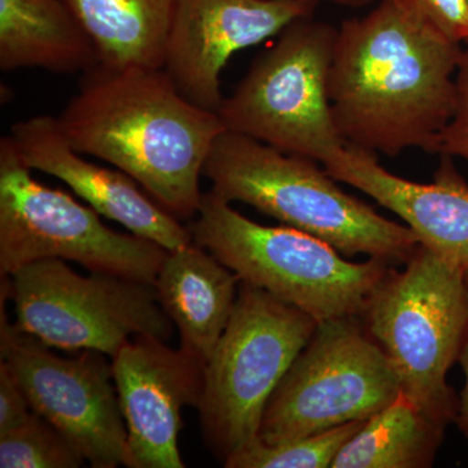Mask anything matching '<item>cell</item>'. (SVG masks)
<instances>
[{
    "label": "cell",
    "mask_w": 468,
    "mask_h": 468,
    "mask_svg": "<svg viewBox=\"0 0 468 468\" xmlns=\"http://www.w3.org/2000/svg\"><path fill=\"white\" fill-rule=\"evenodd\" d=\"M111 362L128 432L126 467L184 468L181 412L198 408L205 365L153 335L126 341Z\"/></svg>",
    "instance_id": "4fadbf2b"
},
{
    "label": "cell",
    "mask_w": 468,
    "mask_h": 468,
    "mask_svg": "<svg viewBox=\"0 0 468 468\" xmlns=\"http://www.w3.org/2000/svg\"><path fill=\"white\" fill-rule=\"evenodd\" d=\"M403 12L449 41L468 46V0H393Z\"/></svg>",
    "instance_id": "7402d4cb"
},
{
    "label": "cell",
    "mask_w": 468,
    "mask_h": 468,
    "mask_svg": "<svg viewBox=\"0 0 468 468\" xmlns=\"http://www.w3.org/2000/svg\"><path fill=\"white\" fill-rule=\"evenodd\" d=\"M464 277H466V282H467V286H468V268L466 271H464Z\"/></svg>",
    "instance_id": "4316f807"
},
{
    "label": "cell",
    "mask_w": 468,
    "mask_h": 468,
    "mask_svg": "<svg viewBox=\"0 0 468 468\" xmlns=\"http://www.w3.org/2000/svg\"><path fill=\"white\" fill-rule=\"evenodd\" d=\"M435 183L419 184L390 174L377 154L350 144L323 163L338 183L356 187L405 221L421 245L468 268V185L451 156L441 155Z\"/></svg>",
    "instance_id": "9a60e30c"
},
{
    "label": "cell",
    "mask_w": 468,
    "mask_h": 468,
    "mask_svg": "<svg viewBox=\"0 0 468 468\" xmlns=\"http://www.w3.org/2000/svg\"><path fill=\"white\" fill-rule=\"evenodd\" d=\"M33 414L23 388L7 363L0 360V436L23 426Z\"/></svg>",
    "instance_id": "cb8c5ba5"
},
{
    "label": "cell",
    "mask_w": 468,
    "mask_h": 468,
    "mask_svg": "<svg viewBox=\"0 0 468 468\" xmlns=\"http://www.w3.org/2000/svg\"><path fill=\"white\" fill-rule=\"evenodd\" d=\"M455 84L457 100L454 113L440 137L437 153L463 159L468 165V46H464L462 51Z\"/></svg>",
    "instance_id": "603a6c76"
},
{
    "label": "cell",
    "mask_w": 468,
    "mask_h": 468,
    "mask_svg": "<svg viewBox=\"0 0 468 468\" xmlns=\"http://www.w3.org/2000/svg\"><path fill=\"white\" fill-rule=\"evenodd\" d=\"M445 428L401 390L387 408L365 420L332 468L432 467Z\"/></svg>",
    "instance_id": "d6986e66"
},
{
    "label": "cell",
    "mask_w": 468,
    "mask_h": 468,
    "mask_svg": "<svg viewBox=\"0 0 468 468\" xmlns=\"http://www.w3.org/2000/svg\"><path fill=\"white\" fill-rule=\"evenodd\" d=\"M337 29L313 16L292 21L255 58L218 116L226 131L323 163L345 146L329 101Z\"/></svg>",
    "instance_id": "52a82bcc"
},
{
    "label": "cell",
    "mask_w": 468,
    "mask_h": 468,
    "mask_svg": "<svg viewBox=\"0 0 468 468\" xmlns=\"http://www.w3.org/2000/svg\"><path fill=\"white\" fill-rule=\"evenodd\" d=\"M189 230L193 242L243 284L270 292L318 323L358 318L392 264L377 258L354 263L318 237L292 227L261 226L211 190L203 194Z\"/></svg>",
    "instance_id": "277c9868"
},
{
    "label": "cell",
    "mask_w": 468,
    "mask_h": 468,
    "mask_svg": "<svg viewBox=\"0 0 468 468\" xmlns=\"http://www.w3.org/2000/svg\"><path fill=\"white\" fill-rule=\"evenodd\" d=\"M85 461L73 443L37 412L23 426L0 436L2 468H77Z\"/></svg>",
    "instance_id": "44dd1931"
},
{
    "label": "cell",
    "mask_w": 468,
    "mask_h": 468,
    "mask_svg": "<svg viewBox=\"0 0 468 468\" xmlns=\"http://www.w3.org/2000/svg\"><path fill=\"white\" fill-rule=\"evenodd\" d=\"M457 362L460 363L462 371L464 374V385L460 397H458L457 414H455L454 423L460 428L462 435L468 440V328L463 341H462Z\"/></svg>",
    "instance_id": "d4e9b609"
},
{
    "label": "cell",
    "mask_w": 468,
    "mask_h": 468,
    "mask_svg": "<svg viewBox=\"0 0 468 468\" xmlns=\"http://www.w3.org/2000/svg\"><path fill=\"white\" fill-rule=\"evenodd\" d=\"M58 116L82 155L109 162L178 220L198 214L199 180L218 135V112L184 97L165 68L97 66Z\"/></svg>",
    "instance_id": "7a4b0ae2"
},
{
    "label": "cell",
    "mask_w": 468,
    "mask_h": 468,
    "mask_svg": "<svg viewBox=\"0 0 468 468\" xmlns=\"http://www.w3.org/2000/svg\"><path fill=\"white\" fill-rule=\"evenodd\" d=\"M2 280L15 324L52 349L95 350L111 359L135 335L167 343L176 329L149 282L109 273L82 276L61 260L33 261Z\"/></svg>",
    "instance_id": "9c48e42d"
},
{
    "label": "cell",
    "mask_w": 468,
    "mask_h": 468,
    "mask_svg": "<svg viewBox=\"0 0 468 468\" xmlns=\"http://www.w3.org/2000/svg\"><path fill=\"white\" fill-rule=\"evenodd\" d=\"M464 271L420 245L402 271L390 268L358 316L392 362L402 392L445 427L458 405L446 378L468 328Z\"/></svg>",
    "instance_id": "5b68a950"
},
{
    "label": "cell",
    "mask_w": 468,
    "mask_h": 468,
    "mask_svg": "<svg viewBox=\"0 0 468 468\" xmlns=\"http://www.w3.org/2000/svg\"><path fill=\"white\" fill-rule=\"evenodd\" d=\"M9 322L0 307V356L33 411L58 428L94 468L128 466V432L112 362L95 350L58 356Z\"/></svg>",
    "instance_id": "8fae6325"
},
{
    "label": "cell",
    "mask_w": 468,
    "mask_h": 468,
    "mask_svg": "<svg viewBox=\"0 0 468 468\" xmlns=\"http://www.w3.org/2000/svg\"><path fill=\"white\" fill-rule=\"evenodd\" d=\"M316 163L226 131L215 141L203 176L220 198L318 237L346 258L365 254L405 264L421 245L417 234L344 192Z\"/></svg>",
    "instance_id": "3957f363"
},
{
    "label": "cell",
    "mask_w": 468,
    "mask_h": 468,
    "mask_svg": "<svg viewBox=\"0 0 468 468\" xmlns=\"http://www.w3.org/2000/svg\"><path fill=\"white\" fill-rule=\"evenodd\" d=\"M365 420L350 421L324 432L288 441L267 443L260 437L233 452L226 468H332L341 449L356 435Z\"/></svg>",
    "instance_id": "ffe728a7"
},
{
    "label": "cell",
    "mask_w": 468,
    "mask_h": 468,
    "mask_svg": "<svg viewBox=\"0 0 468 468\" xmlns=\"http://www.w3.org/2000/svg\"><path fill=\"white\" fill-rule=\"evenodd\" d=\"M309 314L249 284L205 367L202 436L221 462L260 435L271 397L313 337Z\"/></svg>",
    "instance_id": "8992f818"
},
{
    "label": "cell",
    "mask_w": 468,
    "mask_h": 468,
    "mask_svg": "<svg viewBox=\"0 0 468 468\" xmlns=\"http://www.w3.org/2000/svg\"><path fill=\"white\" fill-rule=\"evenodd\" d=\"M97 46L100 66L165 68L180 0H64Z\"/></svg>",
    "instance_id": "ac0fdd59"
},
{
    "label": "cell",
    "mask_w": 468,
    "mask_h": 468,
    "mask_svg": "<svg viewBox=\"0 0 468 468\" xmlns=\"http://www.w3.org/2000/svg\"><path fill=\"white\" fill-rule=\"evenodd\" d=\"M316 5L309 0H180L165 69L184 97L218 112L224 101L220 76L232 55L313 16Z\"/></svg>",
    "instance_id": "7c38bea8"
},
{
    "label": "cell",
    "mask_w": 468,
    "mask_h": 468,
    "mask_svg": "<svg viewBox=\"0 0 468 468\" xmlns=\"http://www.w3.org/2000/svg\"><path fill=\"white\" fill-rule=\"evenodd\" d=\"M97 66V46L64 0H0V69L82 75Z\"/></svg>",
    "instance_id": "e0dca14e"
},
{
    "label": "cell",
    "mask_w": 468,
    "mask_h": 468,
    "mask_svg": "<svg viewBox=\"0 0 468 468\" xmlns=\"http://www.w3.org/2000/svg\"><path fill=\"white\" fill-rule=\"evenodd\" d=\"M309 2L318 3L326 2L332 3V5H341V7L347 8H363L374 3V0H309Z\"/></svg>",
    "instance_id": "484cf974"
},
{
    "label": "cell",
    "mask_w": 468,
    "mask_h": 468,
    "mask_svg": "<svg viewBox=\"0 0 468 468\" xmlns=\"http://www.w3.org/2000/svg\"><path fill=\"white\" fill-rule=\"evenodd\" d=\"M239 285L232 270L194 242L168 251L156 276V295L177 329L180 349L205 367L232 316Z\"/></svg>",
    "instance_id": "2e32d148"
},
{
    "label": "cell",
    "mask_w": 468,
    "mask_h": 468,
    "mask_svg": "<svg viewBox=\"0 0 468 468\" xmlns=\"http://www.w3.org/2000/svg\"><path fill=\"white\" fill-rule=\"evenodd\" d=\"M463 46L424 27L393 0L337 29L329 101L350 146L397 156L437 153L457 100Z\"/></svg>",
    "instance_id": "6da1fadb"
},
{
    "label": "cell",
    "mask_w": 468,
    "mask_h": 468,
    "mask_svg": "<svg viewBox=\"0 0 468 468\" xmlns=\"http://www.w3.org/2000/svg\"><path fill=\"white\" fill-rule=\"evenodd\" d=\"M90 206L45 186L18 153L11 134L0 140V276L45 260L75 261L89 272L155 284L168 250L111 229Z\"/></svg>",
    "instance_id": "ba28073f"
},
{
    "label": "cell",
    "mask_w": 468,
    "mask_h": 468,
    "mask_svg": "<svg viewBox=\"0 0 468 468\" xmlns=\"http://www.w3.org/2000/svg\"><path fill=\"white\" fill-rule=\"evenodd\" d=\"M12 140L32 171L54 176L89 203L101 217L167 249L193 242L189 227L165 211L120 169L94 165L77 153L61 132L58 117L37 115L11 128Z\"/></svg>",
    "instance_id": "5bb4252c"
},
{
    "label": "cell",
    "mask_w": 468,
    "mask_h": 468,
    "mask_svg": "<svg viewBox=\"0 0 468 468\" xmlns=\"http://www.w3.org/2000/svg\"><path fill=\"white\" fill-rule=\"evenodd\" d=\"M399 375L358 318L319 323L268 402L267 443L367 420L401 393Z\"/></svg>",
    "instance_id": "30bf717a"
}]
</instances>
